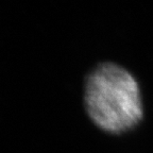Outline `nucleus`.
I'll use <instances>...</instances> for the list:
<instances>
[{"mask_svg":"<svg viewBox=\"0 0 153 153\" xmlns=\"http://www.w3.org/2000/svg\"><path fill=\"white\" fill-rule=\"evenodd\" d=\"M84 99L91 119L111 133L133 128L143 117L138 83L129 70L116 63H101L91 70Z\"/></svg>","mask_w":153,"mask_h":153,"instance_id":"f257e3e1","label":"nucleus"}]
</instances>
